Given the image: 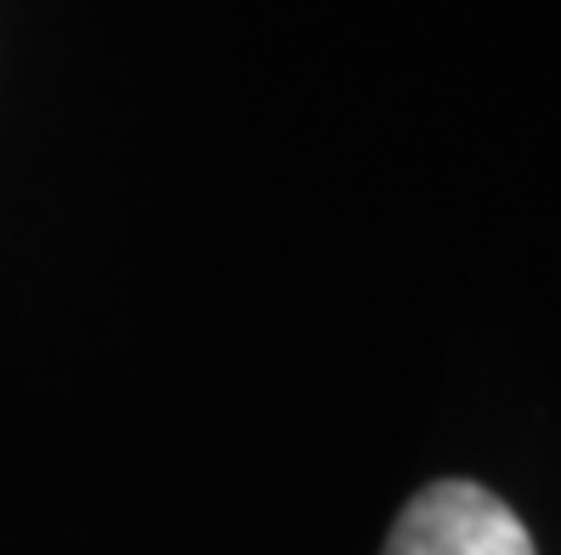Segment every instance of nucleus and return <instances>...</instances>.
<instances>
[{"instance_id":"nucleus-1","label":"nucleus","mask_w":561,"mask_h":555,"mask_svg":"<svg viewBox=\"0 0 561 555\" xmlns=\"http://www.w3.org/2000/svg\"><path fill=\"white\" fill-rule=\"evenodd\" d=\"M386 555H539L522 516L482 482H432L403 505Z\"/></svg>"}]
</instances>
